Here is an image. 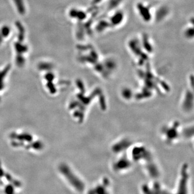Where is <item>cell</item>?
<instances>
[{
  "instance_id": "cell-1",
  "label": "cell",
  "mask_w": 194,
  "mask_h": 194,
  "mask_svg": "<svg viewBox=\"0 0 194 194\" xmlns=\"http://www.w3.org/2000/svg\"><path fill=\"white\" fill-rule=\"evenodd\" d=\"M11 145L16 148H22L26 150L40 151L43 145L34 135L25 132H13L9 135Z\"/></svg>"
}]
</instances>
